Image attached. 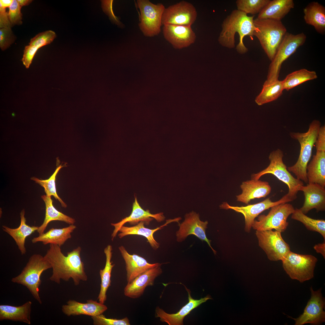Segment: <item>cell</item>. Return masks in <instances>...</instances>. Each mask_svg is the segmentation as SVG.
<instances>
[{"label": "cell", "instance_id": "25", "mask_svg": "<svg viewBox=\"0 0 325 325\" xmlns=\"http://www.w3.org/2000/svg\"><path fill=\"white\" fill-rule=\"evenodd\" d=\"M176 218L166 220V222L163 225L154 229H150L145 228L144 223L141 221L136 225L132 227L122 226L120 229V232L118 236L120 238L128 235H136L145 237L147 240L150 246L154 250H156L159 247V244L154 239V233L157 231L161 229L168 224L172 222H176Z\"/></svg>", "mask_w": 325, "mask_h": 325}, {"label": "cell", "instance_id": "4", "mask_svg": "<svg viewBox=\"0 0 325 325\" xmlns=\"http://www.w3.org/2000/svg\"><path fill=\"white\" fill-rule=\"evenodd\" d=\"M254 23L258 30L254 36L258 40L261 45L269 59L271 61L287 30L281 20L269 19H254Z\"/></svg>", "mask_w": 325, "mask_h": 325}, {"label": "cell", "instance_id": "28", "mask_svg": "<svg viewBox=\"0 0 325 325\" xmlns=\"http://www.w3.org/2000/svg\"><path fill=\"white\" fill-rule=\"evenodd\" d=\"M76 228L74 224L61 228H52L47 232L33 238L32 242L34 243L41 242L45 245L53 244L60 247L71 237V233Z\"/></svg>", "mask_w": 325, "mask_h": 325}, {"label": "cell", "instance_id": "10", "mask_svg": "<svg viewBox=\"0 0 325 325\" xmlns=\"http://www.w3.org/2000/svg\"><path fill=\"white\" fill-rule=\"evenodd\" d=\"M271 208L268 214L261 215L257 220H254L252 228L256 231L275 229L281 233L284 232L289 224L287 218L295 209L292 204L287 203L277 205Z\"/></svg>", "mask_w": 325, "mask_h": 325}, {"label": "cell", "instance_id": "33", "mask_svg": "<svg viewBox=\"0 0 325 325\" xmlns=\"http://www.w3.org/2000/svg\"><path fill=\"white\" fill-rule=\"evenodd\" d=\"M283 90L282 81L278 80L269 83H264L255 102L258 105H262L275 101L282 94Z\"/></svg>", "mask_w": 325, "mask_h": 325}, {"label": "cell", "instance_id": "16", "mask_svg": "<svg viewBox=\"0 0 325 325\" xmlns=\"http://www.w3.org/2000/svg\"><path fill=\"white\" fill-rule=\"evenodd\" d=\"M162 33L165 39L176 49L187 47L193 44L196 39L191 26L165 25Z\"/></svg>", "mask_w": 325, "mask_h": 325}, {"label": "cell", "instance_id": "42", "mask_svg": "<svg viewBox=\"0 0 325 325\" xmlns=\"http://www.w3.org/2000/svg\"><path fill=\"white\" fill-rule=\"evenodd\" d=\"M102 7L104 12L109 17L110 20L113 23L117 25L120 28H123L124 24L120 21L118 18L114 14L112 8L113 0H102Z\"/></svg>", "mask_w": 325, "mask_h": 325}, {"label": "cell", "instance_id": "23", "mask_svg": "<svg viewBox=\"0 0 325 325\" xmlns=\"http://www.w3.org/2000/svg\"><path fill=\"white\" fill-rule=\"evenodd\" d=\"M240 187L242 193L236 196L237 200L246 204L253 199L266 197L271 190L268 182L253 179L243 182Z\"/></svg>", "mask_w": 325, "mask_h": 325}, {"label": "cell", "instance_id": "13", "mask_svg": "<svg viewBox=\"0 0 325 325\" xmlns=\"http://www.w3.org/2000/svg\"><path fill=\"white\" fill-rule=\"evenodd\" d=\"M291 201L292 200L286 194L280 200L275 202L272 201L270 198H268L255 204L241 206H231L227 202H224L220 206V207L223 209H232L242 214L245 218V231L249 233L255 218L263 212L274 206Z\"/></svg>", "mask_w": 325, "mask_h": 325}, {"label": "cell", "instance_id": "18", "mask_svg": "<svg viewBox=\"0 0 325 325\" xmlns=\"http://www.w3.org/2000/svg\"><path fill=\"white\" fill-rule=\"evenodd\" d=\"M153 218L158 222H161L165 220V217L163 212L152 214L150 213L149 210H144L140 205L137 198L135 197V201L133 204L132 210L130 215L122 219L118 222L111 223V225L114 227L111 236L112 240H113L120 228L126 223L128 222L131 224H136L140 222L143 221L145 224L149 225Z\"/></svg>", "mask_w": 325, "mask_h": 325}, {"label": "cell", "instance_id": "30", "mask_svg": "<svg viewBox=\"0 0 325 325\" xmlns=\"http://www.w3.org/2000/svg\"><path fill=\"white\" fill-rule=\"evenodd\" d=\"M32 304L31 302L29 301L18 306L0 305V320L19 321L30 324Z\"/></svg>", "mask_w": 325, "mask_h": 325}, {"label": "cell", "instance_id": "29", "mask_svg": "<svg viewBox=\"0 0 325 325\" xmlns=\"http://www.w3.org/2000/svg\"><path fill=\"white\" fill-rule=\"evenodd\" d=\"M304 18L305 23L314 27L321 34L325 32V8L316 2H313L304 9Z\"/></svg>", "mask_w": 325, "mask_h": 325}, {"label": "cell", "instance_id": "19", "mask_svg": "<svg viewBox=\"0 0 325 325\" xmlns=\"http://www.w3.org/2000/svg\"><path fill=\"white\" fill-rule=\"evenodd\" d=\"M185 287L188 292L189 302L177 313L169 314L166 313L159 307H156L155 310L156 317H159L161 321L166 322L169 325H183L184 318L192 310L207 300L212 299L211 296L208 295L199 300L194 299L190 295V290L185 286Z\"/></svg>", "mask_w": 325, "mask_h": 325}, {"label": "cell", "instance_id": "2", "mask_svg": "<svg viewBox=\"0 0 325 325\" xmlns=\"http://www.w3.org/2000/svg\"><path fill=\"white\" fill-rule=\"evenodd\" d=\"M254 17L249 16L237 9L233 10L222 22L218 39L219 44L228 48H234L235 36L237 33L239 36V41L236 46V50L241 54L246 53L248 49L243 43L244 37L249 36L253 40L254 33L258 30L254 23Z\"/></svg>", "mask_w": 325, "mask_h": 325}, {"label": "cell", "instance_id": "37", "mask_svg": "<svg viewBox=\"0 0 325 325\" xmlns=\"http://www.w3.org/2000/svg\"><path fill=\"white\" fill-rule=\"evenodd\" d=\"M270 0H237V10L248 15L259 13L268 3Z\"/></svg>", "mask_w": 325, "mask_h": 325}, {"label": "cell", "instance_id": "20", "mask_svg": "<svg viewBox=\"0 0 325 325\" xmlns=\"http://www.w3.org/2000/svg\"><path fill=\"white\" fill-rule=\"evenodd\" d=\"M299 191L303 192L305 197L303 205L299 209L302 212L306 214L314 209L317 212L325 210V188L317 184L308 183L301 186Z\"/></svg>", "mask_w": 325, "mask_h": 325}, {"label": "cell", "instance_id": "43", "mask_svg": "<svg viewBox=\"0 0 325 325\" xmlns=\"http://www.w3.org/2000/svg\"><path fill=\"white\" fill-rule=\"evenodd\" d=\"M12 26L10 22L8 13L6 11V8L0 5V28H11Z\"/></svg>", "mask_w": 325, "mask_h": 325}, {"label": "cell", "instance_id": "6", "mask_svg": "<svg viewBox=\"0 0 325 325\" xmlns=\"http://www.w3.org/2000/svg\"><path fill=\"white\" fill-rule=\"evenodd\" d=\"M283 152L279 149L271 152L269 156L270 163L268 166L259 172L253 174L252 179L259 180L265 174L273 175L287 185L289 191L287 194L293 201L296 198L300 188L304 184L301 180L295 178L288 171L283 162Z\"/></svg>", "mask_w": 325, "mask_h": 325}, {"label": "cell", "instance_id": "17", "mask_svg": "<svg viewBox=\"0 0 325 325\" xmlns=\"http://www.w3.org/2000/svg\"><path fill=\"white\" fill-rule=\"evenodd\" d=\"M161 265L149 269L127 283L124 289L125 296L133 299L140 297L146 288L153 286L155 279L162 273Z\"/></svg>", "mask_w": 325, "mask_h": 325}, {"label": "cell", "instance_id": "35", "mask_svg": "<svg viewBox=\"0 0 325 325\" xmlns=\"http://www.w3.org/2000/svg\"><path fill=\"white\" fill-rule=\"evenodd\" d=\"M291 218L302 223L308 230L319 233L325 240V220L312 218L297 208L292 214Z\"/></svg>", "mask_w": 325, "mask_h": 325}, {"label": "cell", "instance_id": "39", "mask_svg": "<svg viewBox=\"0 0 325 325\" xmlns=\"http://www.w3.org/2000/svg\"><path fill=\"white\" fill-rule=\"evenodd\" d=\"M95 325H130V321L126 317L121 319L106 318L103 314L91 317Z\"/></svg>", "mask_w": 325, "mask_h": 325}, {"label": "cell", "instance_id": "1", "mask_svg": "<svg viewBox=\"0 0 325 325\" xmlns=\"http://www.w3.org/2000/svg\"><path fill=\"white\" fill-rule=\"evenodd\" d=\"M81 251V247L78 246L68 252L65 256L62 252L60 247L50 244L44 256L52 269V274L49 280L59 284L61 279L67 281L72 278L75 286L79 285L81 281H87V276L80 256Z\"/></svg>", "mask_w": 325, "mask_h": 325}, {"label": "cell", "instance_id": "46", "mask_svg": "<svg viewBox=\"0 0 325 325\" xmlns=\"http://www.w3.org/2000/svg\"><path fill=\"white\" fill-rule=\"evenodd\" d=\"M20 6L22 8L23 6H27L31 3L32 0H17Z\"/></svg>", "mask_w": 325, "mask_h": 325}, {"label": "cell", "instance_id": "44", "mask_svg": "<svg viewBox=\"0 0 325 325\" xmlns=\"http://www.w3.org/2000/svg\"><path fill=\"white\" fill-rule=\"evenodd\" d=\"M325 240L322 243H319L315 245L314 248L317 253L321 254L324 258H325Z\"/></svg>", "mask_w": 325, "mask_h": 325}, {"label": "cell", "instance_id": "14", "mask_svg": "<svg viewBox=\"0 0 325 325\" xmlns=\"http://www.w3.org/2000/svg\"><path fill=\"white\" fill-rule=\"evenodd\" d=\"M310 291L311 297L303 312L297 318H293L295 321V325L306 323L319 325L325 321V312L323 310L325 302L321 289L314 291L311 287Z\"/></svg>", "mask_w": 325, "mask_h": 325}, {"label": "cell", "instance_id": "40", "mask_svg": "<svg viewBox=\"0 0 325 325\" xmlns=\"http://www.w3.org/2000/svg\"><path fill=\"white\" fill-rule=\"evenodd\" d=\"M8 16L12 26L15 25H20L22 23V14L21 12V7L17 0H13L9 7Z\"/></svg>", "mask_w": 325, "mask_h": 325}, {"label": "cell", "instance_id": "45", "mask_svg": "<svg viewBox=\"0 0 325 325\" xmlns=\"http://www.w3.org/2000/svg\"><path fill=\"white\" fill-rule=\"evenodd\" d=\"M13 0H0V5L3 8H6L10 7L12 3Z\"/></svg>", "mask_w": 325, "mask_h": 325}, {"label": "cell", "instance_id": "32", "mask_svg": "<svg viewBox=\"0 0 325 325\" xmlns=\"http://www.w3.org/2000/svg\"><path fill=\"white\" fill-rule=\"evenodd\" d=\"M113 248L111 245H108L105 248L104 252L106 256V263L105 267L101 269L99 274L101 278L100 291L98 296L99 302L104 304L107 300L106 293L109 287L111 286V273L115 264H112L111 260L112 255Z\"/></svg>", "mask_w": 325, "mask_h": 325}, {"label": "cell", "instance_id": "11", "mask_svg": "<svg viewBox=\"0 0 325 325\" xmlns=\"http://www.w3.org/2000/svg\"><path fill=\"white\" fill-rule=\"evenodd\" d=\"M258 245L271 261H281L290 251L289 245L283 238L281 233L276 231L256 230Z\"/></svg>", "mask_w": 325, "mask_h": 325}, {"label": "cell", "instance_id": "3", "mask_svg": "<svg viewBox=\"0 0 325 325\" xmlns=\"http://www.w3.org/2000/svg\"><path fill=\"white\" fill-rule=\"evenodd\" d=\"M321 123L318 120H314L309 125L308 131L304 133L291 132L290 135L298 141L300 145L298 159L292 166L288 167L289 172L294 173L296 178L308 183L307 168L311 158L313 147L317 137Z\"/></svg>", "mask_w": 325, "mask_h": 325}, {"label": "cell", "instance_id": "24", "mask_svg": "<svg viewBox=\"0 0 325 325\" xmlns=\"http://www.w3.org/2000/svg\"><path fill=\"white\" fill-rule=\"evenodd\" d=\"M316 152L307 168L308 183L325 187V148H316Z\"/></svg>", "mask_w": 325, "mask_h": 325}, {"label": "cell", "instance_id": "22", "mask_svg": "<svg viewBox=\"0 0 325 325\" xmlns=\"http://www.w3.org/2000/svg\"><path fill=\"white\" fill-rule=\"evenodd\" d=\"M107 309L104 304L92 299L87 300L86 303L70 300L62 307L63 313L69 317L81 315L95 316L103 314Z\"/></svg>", "mask_w": 325, "mask_h": 325}, {"label": "cell", "instance_id": "12", "mask_svg": "<svg viewBox=\"0 0 325 325\" xmlns=\"http://www.w3.org/2000/svg\"><path fill=\"white\" fill-rule=\"evenodd\" d=\"M197 16L196 9L192 4L182 1L165 8L162 17V25L191 26Z\"/></svg>", "mask_w": 325, "mask_h": 325}, {"label": "cell", "instance_id": "9", "mask_svg": "<svg viewBox=\"0 0 325 325\" xmlns=\"http://www.w3.org/2000/svg\"><path fill=\"white\" fill-rule=\"evenodd\" d=\"M140 12L139 28L144 36L153 37L161 32L162 14L165 8L162 3L153 4L148 0H138Z\"/></svg>", "mask_w": 325, "mask_h": 325}, {"label": "cell", "instance_id": "31", "mask_svg": "<svg viewBox=\"0 0 325 325\" xmlns=\"http://www.w3.org/2000/svg\"><path fill=\"white\" fill-rule=\"evenodd\" d=\"M41 198L45 204V213L44 221L37 231L39 235L44 232L48 223L52 221H59L70 225L74 224L75 222L74 218L60 212L55 208L51 196L44 195L41 196Z\"/></svg>", "mask_w": 325, "mask_h": 325}, {"label": "cell", "instance_id": "26", "mask_svg": "<svg viewBox=\"0 0 325 325\" xmlns=\"http://www.w3.org/2000/svg\"><path fill=\"white\" fill-rule=\"evenodd\" d=\"M25 214V210L23 209L20 213V223L18 228H12L5 225L2 226L3 230L14 240L22 255L25 254L26 252L25 242L26 237L37 231L39 228L38 226H31L27 225L26 224Z\"/></svg>", "mask_w": 325, "mask_h": 325}, {"label": "cell", "instance_id": "8", "mask_svg": "<svg viewBox=\"0 0 325 325\" xmlns=\"http://www.w3.org/2000/svg\"><path fill=\"white\" fill-rule=\"evenodd\" d=\"M282 261L283 267L289 277L302 283L314 277L317 259L311 255L300 254L290 251Z\"/></svg>", "mask_w": 325, "mask_h": 325}, {"label": "cell", "instance_id": "7", "mask_svg": "<svg viewBox=\"0 0 325 325\" xmlns=\"http://www.w3.org/2000/svg\"><path fill=\"white\" fill-rule=\"evenodd\" d=\"M306 39V36L303 32L296 35L286 33L271 61L267 79L264 83H269L278 80L282 63L305 43Z\"/></svg>", "mask_w": 325, "mask_h": 325}, {"label": "cell", "instance_id": "38", "mask_svg": "<svg viewBox=\"0 0 325 325\" xmlns=\"http://www.w3.org/2000/svg\"><path fill=\"white\" fill-rule=\"evenodd\" d=\"M55 32L51 30L39 33L30 40L29 45L39 48L50 44L56 37Z\"/></svg>", "mask_w": 325, "mask_h": 325}, {"label": "cell", "instance_id": "21", "mask_svg": "<svg viewBox=\"0 0 325 325\" xmlns=\"http://www.w3.org/2000/svg\"><path fill=\"white\" fill-rule=\"evenodd\" d=\"M119 249L125 263L127 283H130L149 269L162 264L158 263H150L140 255L130 254L123 246H119Z\"/></svg>", "mask_w": 325, "mask_h": 325}, {"label": "cell", "instance_id": "5", "mask_svg": "<svg viewBox=\"0 0 325 325\" xmlns=\"http://www.w3.org/2000/svg\"><path fill=\"white\" fill-rule=\"evenodd\" d=\"M51 268V264L44 256L34 254L30 256L21 273L13 278L11 281L26 287L34 298L42 304L39 293L41 283L40 277L43 272Z\"/></svg>", "mask_w": 325, "mask_h": 325}, {"label": "cell", "instance_id": "34", "mask_svg": "<svg viewBox=\"0 0 325 325\" xmlns=\"http://www.w3.org/2000/svg\"><path fill=\"white\" fill-rule=\"evenodd\" d=\"M317 77L315 71L302 69L289 74L282 82L284 89L288 91L304 82Z\"/></svg>", "mask_w": 325, "mask_h": 325}, {"label": "cell", "instance_id": "36", "mask_svg": "<svg viewBox=\"0 0 325 325\" xmlns=\"http://www.w3.org/2000/svg\"><path fill=\"white\" fill-rule=\"evenodd\" d=\"M64 166L61 165L57 167L53 174L47 179L40 180L36 177H32L31 179L43 187L44 189L46 195L51 196H53L61 204L63 207H67V204L62 200L57 194L55 186V179L58 172L62 167Z\"/></svg>", "mask_w": 325, "mask_h": 325}, {"label": "cell", "instance_id": "27", "mask_svg": "<svg viewBox=\"0 0 325 325\" xmlns=\"http://www.w3.org/2000/svg\"><path fill=\"white\" fill-rule=\"evenodd\" d=\"M294 5L292 0H270L258 13L257 18L281 21Z\"/></svg>", "mask_w": 325, "mask_h": 325}, {"label": "cell", "instance_id": "15", "mask_svg": "<svg viewBox=\"0 0 325 325\" xmlns=\"http://www.w3.org/2000/svg\"><path fill=\"white\" fill-rule=\"evenodd\" d=\"M208 224L207 221H201L199 214L194 211L186 214L184 221L181 224L178 223L179 228L176 233L177 241L181 242L189 235H193L202 241H206L216 254V252L211 245V240L208 239L206 235Z\"/></svg>", "mask_w": 325, "mask_h": 325}, {"label": "cell", "instance_id": "41", "mask_svg": "<svg viewBox=\"0 0 325 325\" xmlns=\"http://www.w3.org/2000/svg\"><path fill=\"white\" fill-rule=\"evenodd\" d=\"M14 37L11 28L0 29V47L2 51L8 48L13 43Z\"/></svg>", "mask_w": 325, "mask_h": 325}]
</instances>
